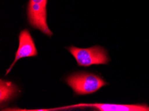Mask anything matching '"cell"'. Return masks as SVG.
<instances>
[{
    "label": "cell",
    "mask_w": 149,
    "mask_h": 111,
    "mask_svg": "<svg viewBox=\"0 0 149 111\" xmlns=\"http://www.w3.org/2000/svg\"><path fill=\"white\" fill-rule=\"evenodd\" d=\"M0 101L2 104L6 102L10 101L14 97L16 93L17 87L15 85H13L12 83L3 81L1 80V86H0Z\"/></svg>",
    "instance_id": "6"
},
{
    "label": "cell",
    "mask_w": 149,
    "mask_h": 111,
    "mask_svg": "<svg viewBox=\"0 0 149 111\" xmlns=\"http://www.w3.org/2000/svg\"><path fill=\"white\" fill-rule=\"evenodd\" d=\"M76 108H91L99 111H149V106L146 104H144V105H118V104L107 103H81L58 108L57 110Z\"/></svg>",
    "instance_id": "4"
},
{
    "label": "cell",
    "mask_w": 149,
    "mask_h": 111,
    "mask_svg": "<svg viewBox=\"0 0 149 111\" xmlns=\"http://www.w3.org/2000/svg\"><path fill=\"white\" fill-rule=\"evenodd\" d=\"M66 83L76 94L80 95L94 93L107 85L99 76L86 72L75 73L68 77Z\"/></svg>",
    "instance_id": "1"
},
{
    "label": "cell",
    "mask_w": 149,
    "mask_h": 111,
    "mask_svg": "<svg viewBox=\"0 0 149 111\" xmlns=\"http://www.w3.org/2000/svg\"><path fill=\"white\" fill-rule=\"evenodd\" d=\"M47 3L48 0H29L27 16L29 24L45 35L51 37L53 33L47 23Z\"/></svg>",
    "instance_id": "3"
},
{
    "label": "cell",
    "mask_w": 149,
    "mask_h": 111,
    "mask_svg": "<svg viewBox=\"0 0 149 111\" xmlns=\"http://www.w3.org/2000/svg\"><path fill=\"white\" fill-rule=\"evenodd\" d=\"M38 55V51L33 42V38L28 29H24L19 33V47L15 53V59L11 66L6 72L8 74L12 70V67L16 63L18 60L24 57H31Z\"/></svg>",
    "instance_id": "5"
},
{
    "label": "cell",
    "mask_w": 149,
    "mask_h": 111,
    "mask_svg": "<svg viewBox=\"0 0 149 111\" xmlns=\"http://www.w3.org/2000/svg\"><path fill=\"white\" fill-rule=\"evenodd\" d=\"M80 67H89L92 65H106L109 61L107 51L100 46H93L81 49L71 46L68 48Z\"/></svg>",
    "instance_id": "2"
}]
</instances>
